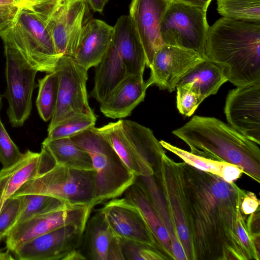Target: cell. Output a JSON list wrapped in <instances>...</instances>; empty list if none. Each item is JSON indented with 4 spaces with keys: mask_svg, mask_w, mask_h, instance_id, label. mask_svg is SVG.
Returning a JSON list of instances; mask_svg holds the SVG:
<instances>
[{
    "mask_svg": "<svg viewBox=\"0 0 260 260\" xmlns=\"http://www.w3.org/2000/svg\"><path fill=\"white\" fill-rule=\"evenodd\" d=\"M162 197L186 260H249L237 234L246 190L178 162Z\"/></svg>",
    "mask_w": 260,
    "mask_h": 260,
    "instance_id": "1",
    "label": "cell"
},
{
    "mask_svg": "<svg viewBox=\"0 0 260 260\" xmlns=\"http://www.w3.org/2000/svg\"><path fill=\"white\" fill-rule=\"evenodd\" d=\"M206 58L238 87L260 80V22L222 17L209 26Z\"/></svg>",
    "mask_w": 260,
    "mask_h": 260,
    "instance_id": "2",
    "label": "cell"
},
{
    "mask_svg": "<svg viewBox=\"0 0 260 260\" xmlns=\"http://www.w3.org/2000/svg\"><path fill=\"white\" fill-rule=\"evenodd\" d=\"M172 133L205 158L236 165L260 182L259 145L213 117L195 115Z\"/></svg>",
    "mask_w": 260,
    "mask_h": 260,
    "instance_id": "3",
    "label": "cell"
},
{
    "mask_svg": "<svg viewBox=\"0 0 260 260\" xmlns=\"http://www.w3.org/2000/svg\"><path fill=\"white\" fill-rule=\"evenodd\" d=\"M96 129L134 175L153 176L165 153L150 128L133 121L120 119Z\"/></svg>",
    "mask_w": 260,
    "mask_h": 260,
    "instance_id": "4",
    "label": "cell"
},
{
    "mask_svg": "<svg viewBox=\"0 0 260 260\" xmlns=\"http://www.w3.org/2000/svg\"><path fill=\"white\" fill-rule=\"evenodd\" d=\"M3 43L15 48L38 72L55 71L59 57L51 35L35 10L18 8L9 24L0 32Z\"/></svg>",
    "mask_w": 260,
    "mask_h": 260,
    "instance_id": "5",
    "label": "cell"
},
{
    "mask_svg": "<svg viewBox=\"0 0 260 260\" xmlns=\"http://www.w3.org/2000/svg\"><path fill=\"white\" fill-rule=\"evenodd\" d=\"M70 138L90 156L96 174L97 205L120 197L136 181L137 177L95 126Z\"/></svg>",
    "mask_w": 260,
    "mask_h": 260,
    "instance_id": "6",
    "label": "cell"
},
{
    "mask_svg": "<svg viewBox=\"0 0 260 260\" xmlns=\"http://www.w3.org/2000/svg\"><path fill=\"white\" fill-rule=\"evenodd\" d=\"M96 174L54 164L25 182L12 196L41 194L72 205H96Z\"/></svg>",
    "mask_w": 260,
    "mask_h": 260,
    "instance_id": "7",
    "label": "cell"
},
{
    "mask_svg": "<svg viewBox=\"0 0 260 260\" xmlns=\"http://www.w3.org/2000/svg\"><path fill=\"white\" fill-rule=\"evenodd\" d=\"M208 9L172 1L160 25L164 45L192 50L204 59Z\"/></svg>",
    "mask_w": 260,
    "mask_h": 260,
    "instance_id": "8",
    "label": "cell"
},
{
    "mask_svg": "<svg viewBox=\"0 0 260 260\" xmlns=\"http://www.w3.org/2000/svg\"><path fill=\"white\" fill-rule=\"evenodd\" d=\"M85 0H54L35 9L42 17L53 40L57 55L73 56L89 18Z\"/></svg>",
    "mask_w": 260,
    "mask_h": 260,
    "instance_id": "9",
    "label": "cell"
},
{
    "mask_svg": "<svg viewBox=\"0 0 260 260\" xmlns=\"http://www.w3.org/2000/svg\"><path fill=\"white\" fill-rule=\"evenodd\" d=\"M6 57L7 89L5 96L8 102L7 115L12 126L23 125L32 109V97L38 86V71L12 46L3 43Z\"/></svg>",
    "mask_w": 260,
    "mask_h": 260,
    "instance_id": "10",
    "label": "cell"
},
{
    "mask_svg": "<svg viewBox=\"0 0 260 260\" xmlns=\"http://www.w3.org/2000/svg\"><path fill=\"white\" fill-rule=\"evenodd\" d=\"M55 71L58 79L57 99L48 132L74 115L93 113L86 90L88 70L79 65L72 56L64 55L59 58Z\"/></svg>",
    "mask_w": 260,
    "mask_h": 260,
    "instance_id": "11",
    "label": "cell"
},
{
    "mask_svg": "<svg viewBox=\"0 0 260 260\" xmlns=\"http://www.w3.org/2000/svg\"><path fill=\"white\" fill-rule=\"evenodd\" d=\"M93 207L91 205H70L20 221L6 237L7 249L13 252L36 238L70 224L85 227Z\"/></svg>",
    "mask_w": 260,
    "mask_h": 260,
    "instance_id": "12",
    "label": "cell"
},
{
    "mask_svg": "<svg viewBox=\"0 0 260 260\" xmlns=\"http://www.w3.org/2000/svg\"><path fill=\"white\" fill-rule=\"evenodd\" d=\"M224 111L231 127L260 145V80L230 90Z\"/></svg>",
    "mask_w": 260,
    "mask_h": 260,
    "instance_id": "13",
    "label": "cell"
},
{
    "mask_svg": "<svg viewBox=\"0 0 260 260\" xmlns=\"http://www.w3.org/2000/svg\"><path fill=\"white\" fill-rule=\"evenodd\" d=\"M85 227L70 224L41 235L19 246L12 252L20 260H66L79 249Z\"/></svg>",
    "mask_w": 260,
    "mask_h": 260,
    "instance_id": "14",
    "label": "cell"
},
{
    "mask_svg": "<svg viewBox=\"0 0 260 260\" xmlns=\"http://www.w3.org/2000/svg\"><path fill=\"white\" fill-rule=\"evenodd\" d=\"M98 211L103 214L114 236L150 245L169 259L139 210L126 198L111 199Z\"/></svg>",
    "mask_w": 260,
    "mask_h": 260,
    "instance_id": "15",
    "label": "cell"
},
{
    "mask_svg": "<svg viewBox=\"0 0 260 260\" xmlns=\"http://www.w3.org/2000/svg\"><path fill=\"white\" fill-rule=\"evenodd\" d=\"M205 59L192 50L177 46L162 45L155 53L149 66L148 88L155 85L170 92L175 90L180 79L194 65Z\"/></svg>",
    "mask_w": 260,
    "mask_h": 260,
    "instance_id": "16",
    "label": "cell"
},
{
    "mask_svg": "<svg viewBox=\"0 0 260 260\" xmlns=\"http://www.w3.org/2000/svg\"><path fill=\"white\" fill-rule=\"evenodd\" d=\"M172 0H132L129 16L142 45L146 66L151 64L156 51L163 45L161 20Z\"/></svg>",
    "mask_w": 260,
    "mask_h": 260,
    "instance_id": "17",
    "label": "cell"
},
{
    "mask_svg": "<svg viewBox=\"0 0 260 260\" xmlns=\"http://www.w3.org/2000/svg\"><path fill=\"white\" fill-rule=\"evenodd\" d=\"M55 164L48 152L42 147L40 152L27 150L15 164L0 170V186L4 201L12 197L25 182Z\"/></svg>",
    "mask_w": 260,
    "mask_h": 260,
    "instance_id": "18",
    "label": "cell"
},
{
    "mask_svg": "<svg viewBox=\"0 0 260 260\" xmlns=\"http://www.w3.org/2000/svg\"><path fill=\"white\" fill-rule=\"evenodd\" d=\"M113 27L105 22L90 19L81 34L73 56L80 66L88 70L102 60L112 42Z\"/></svg>",
    "mask_w": 260,
    "mask_h": 260,
    "instance_id": "19",
    "label": "cell"
},
{
    "mask_svg": "<svg viewBox=\"0 0 260 260\" xmlns=\"http://www.w3.org/2000/svg\"><path fill=\"white\" fill-rule=\"evenodd\" d=\"M143 76L127 75L111 94L100 103V111L106 117L123 118L144 101L148 88Z\"/></svg>",
    "mask_w": 260,
    "mask_h": 260,
    "instance_id": "20",
    "label": "cell"
},
{
    "mask_svg": "<svg viewBox=\"0 0 260 260\" xmlns=\"http://www.w3.org/2000/svg\"><path fill=\"white\" fill-rule=\"evenodd\" d=\"M112 42L127 74L143 76L146 66L144 49L129 15H122L113 26Z\"/></svg>",
    "mask_w": 260,
    "mask_h": 260,
    "instance_id": "21",
    "label": "cell"
},
{
    "mask_svg": "<svg viewBox=\"0 0 260 260\" xmlns=\"http://www.w3.org/2000/svg\"><path fill=\"white\" fill-rule=\"evenodd\" d=\"M124 198L140 211L158 243L169 259H175L168 230L162 223L142 180L136 181L124 192Z\"/></svg>",
    "mask_w": 260,
    "mask_h": 260,
    "instance_id": "22",
    "label": "cell"
},
{
    "mask_svg": "<svg viewBox=\"0 0 260 260\" xmlns=\"http://www.w3.org/2000/svg\"><path fill=\"white\" fill-rule=\"evenodd\" d=\"M227 81L222 69L214 62L205 59L187 71L176 87H183L192 91L201 103L207 97L215 94Z\"/></svg>",
    "mask_w": 260,
    "mask_h": 260,
    "instance_id": "23",
    "label": "cell"
},
{
    "mask_svg": "<svg viewBox=\"0 0 260 260\" xmlns=\"http://www.w3.org/2000/svg\"><path fill=\"white\" fill-rule=\"evenodd\" d=\"M95 67L94 86L90 95L100 103L128 74L112 42L101 62Z\"/></svg>",
    "mask_w": 260,
    "mask_h": 260,
    "instance_id": "24",
    "label": "cell"
},
{
    "mask_svg": "<svg viewBox=\"0 0 260 260\" xmlns=\"http://www.w3.org/2000/svg\"><path fill=\"white\" fill-rule=\"evenodd\" d=\"M113 236L103 214L97 210L86 222L80 250L86 259L107 260Z\"/></svg>",
    "mask_w": 260,
    "mask_h": 260,
    "instance_id": "25",
    "label": "cell"
},
{
    "mask_svg": "<svg viewBox=\"0 0 260 260\" xmlns=\"http://www.w3.org/2000/svg\"><path fill=\"white\" fill-rule=\"evenodd\" d=\"M42 147L48 152L55 164L80 170H94L89 153L70 138H46Z\"/></svg>",
    "mask_w": 260,
    "mask_h": 260,
    "instance_id": "26",
    "label": "cell"
},
{
    "mask_svg": "<svg viewBox=\"0 0 260 260\" xmlns=\"http://www.w3.org/2000/svg\"><path fill=\"white\" fill-rule=\"evenodd\" d=\"M144 184L149 197L169 233L175 259L186 260L183 248L171 220L161 193L153 176L139 177Z\"/></svg>",
    "mask_w": 260,
    "mask_h": 260,
    "instance_id": "27",
    "label": "cell"
},
{
    "mask_svg": "<svg viewBox=\"0 0 260 260\" xmlns=\"http://www.w3.org/2000/svg\"><path fill=\"white\" fill-rule=\"evenodd\" d=\"M38 83L36 106L42 119L47 122L51 120L57 102L58 79L56 72L47 73L38 80Z\"/></svg>",
    "mask_w": 260,
    "mask_h": 260,
    "instance_id": "28",
    "label": "cell"
},
{
    "mask_svg": "<svg viewBox=\"0 0 260 260\" xmlns=\"http://www.w3.org/2000/svg\"><path fill=\"white\" fill-rule=\"evenodd\" d=\"M217 10L222 17L260 22V0H216Z\"/></svg>",
    "mask_w": 260,
    "mask_h": 260,
    "instance_id": "29",
    "label": "cell"
},
{
    "mask_svg": "<svg viewBox=\"0 0 260 260\" xmlns=\"http://www.w3.org/2000/svg\"><path fill=\"white\" fill-rule=\"evenodd\" d=\"M96 117L94 113H79L61 121L48 132L46 138L54 140L70 138L82 131L95 126Z\"/></svg>",
    "mask_w": 260,
    "mask_h": 260,
    "instance_id": "30",
    "label": "cell"
},
{
    "mask_svg": "<svg viewBox=\"0 0 260 260\" xmlns=\"http://www.w3.org/2000/svg\"><path fill=\"white\" fill-rule=\"evenodd\" d=\"M23 206L16 223L36 215L72 205L59 199L45 195L26 194L23 196Z\"/></svg>",
    "mask_w": 260,
    "mask_h": 260,
    "instance_id": "31",
    "label": "cell"
},
{
    "mask_svg": "<svg viewBox=\"0 0 260 260\" xmlns=\"http://www.w3.org/2000/svg\"><path fill=\"white\" fill-rule=\"evenodd\" d=\"M159 142L164 148L180 157L187 165L201 171L221 176L225 162L213 160L196 155L164 140Z\"/></svg>",
    "mask_w": 260,
    "mask_h": 260,
    "instance_id": "32",
    "label": "cell"
},
{
    "mask_svg": "<svg viewBox=\"0 0 260 260\" xmlns=\"http://www.w3.org/2000/svg\"><path fill=\"white\" fill-rule=\"evenodd\" d=\"M124 260H160L167 258L154 247L142 242L119 238Z\"/></svg>",
    "mask_w": 260,
    "mask_h": 260,
    "instance_id": "33",
    "label": "cell"
},
{
    "mask_svg": "<svg viewBox=\"0 0 260 260\" xmlns=\"http://www.w3.org/2000/svg\"><path fill=\"white\" fill-rule=\"evenodd\" d=\"M23 201V196H12L5 201L0 212V242L16 223Z\"/></svg>",
    "mask_w": 260,
    "mask_h": 260,
    "instance_id": "34",
    "label": "cell"
},
{
    "mask_svg": "<svg viewBox=\"0 0 260 260\" xmlns=\"http://www.w3.org/2000/svg\"><path fill=\"white\" fill-rule=\"evenodd\" d=\"M22 154L11 139L0 119V162L3 168L9 167L15 164Z\"/></svg>",
    "mask_w": 260,
    "mask_h": 260,
    "instance_id": "35",
    "label": "cell"
},
{
    "mask_svg": "<svg viewBox=\"0 0 260 260\" xmlns=\"http://www.w3.org/2000/svg\"><path fill=\"white\" fill-rule=\"evenodd\" d=\"M176 88L178 110L184 116H191L201 104L198 96L196 93L186 88L179 86Z\"/></svg>",
    "mask_w": 260,
    "mask_h": 260,
    "instance_id": "36",
    "label": "cell"
},
{
    "mask_svg": "<svg viewBox=\"0 0 260 260\" xmlns=\"http://www.w3.org/2000/svg\"><path fill=\"white\" fill-rule=\"evenodd\" d=\"M259 201L256 196L249 191L244 197L241 204V211L245 215H249L254 212L259 207Z\"/></svg>",
    "mask_w": 260,
    "mask_h": 260,
    "instance_id": "37",
    "label": "cell"
},
{
    "mask_svg": "<svg viewBox=\"0 0 260 260\" xmlns=\"http://www.w3.org/2000/svg\"><path fill=\"white\" fill-rule=\"evenodd\" d=\"M243 173V170L239 167L225 162L220 177L225 181L232 183L239 178Z\"/></svg>",
    "mask_w": 260,
    "mask_h": 260,
    "instance_id": "38",
    "label": "cell"
},
{
    "mask_svg": "<svg viewBox=\"0 0 260 260\" xmlns=\"http://www.w3.org/2000/svg\"><path fill=\"white\" fill-rule=\"evenodd\" d=\"M260 210L259 207L255 211L252 213L246 220L248 232L250 237L260 235Z\"/></svg>",
    "mask_w": 260,
    "mask_h": 260,
    "instance_id": "39",
    "label": "cell"
},
{
    "mask_svg": "<svg viewBox=\"0 0 260 260\" xmlns=\"http://www.w3.org/2000/svg\"><path fill=\"white\" fill-rule=\"evenodd\" d=\"M18 8L16 6L0 7V32L11 22Z\"/></svg>",
    "mask_w": 260,
    "mask_h": 260,
    "instance_id": "40",
    "label": "cell"
},
{
    "mask_svg": "<svg viewBox=\"0 0 260 260\" xmlns=\"http://www.w3.org/2000/svg\"><path fill=\"white\" fill-rule=\"evenodd\" d=\"M107 260H124L119 238L114 236L110 243Z\"/></svg>",
    "mask_w": 260,
    "mask_h": 260,
    "instance_id": "41",
    "label": "cell"
},
{
    "mask_svg": "<svg viewBox=\"0 0 260 260\" xmlns=\"http://www.w3.org/2000/svg\"><path fill=\"white\" fill-rule=\"evenodd\" d=\"M17 6L20 7H26L35 9L45 4L54 0H14Z\"/></svg>",
    "mask_w": 260,
    "mask_h": 260,
    "instance_id": "42",
    "label": "cell"
},
{
    "mask_svg": "<svg viewBox=\"0 0 260 260\" xmlns=\"http://www.w3.org/2000/svg\"><path fill=\"white\" fill-rule=\"evenodd\" d=\"M88 6L94 11L102 13L110 0H85Z\"/></svg>",
    "mask_w": 260,
    "mask_h": 260,
    "instance_id": "43",
    "label": "cell"
},
{
    "mask_svg": "<svg viewBox=\"0 0 260 260\" xmlns=\"http://www.w3.org/2000/svg\"><path fill=\"white\" fill-rule=\"evenodd\" d=\"M174 2H179L185 4L208 8L212 0H172Z\"/></svg>",
    "mask_w": 260,
    "mask_h": 260,
    "instance_id": "44",
    "label": "cell"
},
{
    "mask_svg": "<svg viewBox=\"0 0 260 260\" xmlns=\"http://www.w3.org/2000/svg\"><path fill=\"white\" fill-rule=\"evenodd\" d=\"M12 6L18 7L14 0H0V7Z\"/></svg>",
    "mask_w": 260,
    "mask_h": 260,
    "instance_id": "45",
    "label": "cell"
},
{
    "mask_svg": "<svg viewBox=\"0 0 260 260\" xmlns=\"http://www.w3.org/2000/svg\"><path fill=\"white\" fill-rule=\"evenodd\" d=\"M3 190L2 188V187L0 186V212L2 210L3 206L5 202V201H4L3 198Z\"/></svg>",
    "mask_w": 260,
    "mask_h": 260,
    "instance_id": "46",
    "label": "cell"
},
{
    "mask_svg": "<svg viewBox=\"0 0 260 260\" xmlns=\"http://www.w3.org/2000/svg\"><path fill=\"white\" fill-rule=\"evenodd\" d=\"M2 98H3V96L0 94V113H1V109H2ZM0 119H1V117H0Z\"/></svg>",
    "mask_w": 260,
    "mask_h": 260,
    "instance_id": "47",
    "label": "cell"
}]
</instances>
